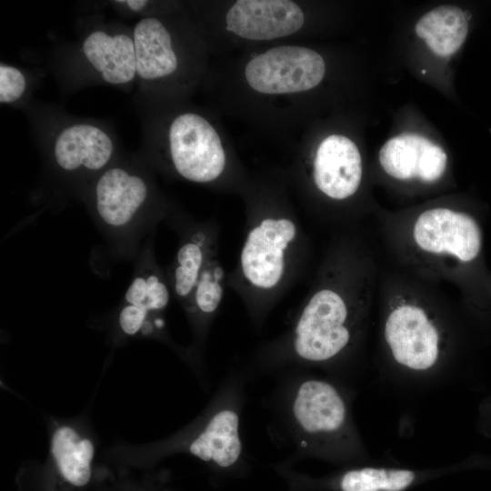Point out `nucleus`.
I'll return each instance as SVG.
<instances>
[{"instance_id":"obj_1","label":"nucleus","mask_w":491,"mask_h":491,"mask_svg":"<svg viewBox=\"0 0 491 491\" xmlns=\"http://www.w3.org/2000/svg\"><path fill=\"white\" fill-rule=\"evenodd\" d=\"M380 257L368 225L331 231L289 327L254 355L263 368L332 366L361 349L376 306Z\"/></svg>"},{"instance_id":"obj_2","label":"nucleus","mask_w":491,"mask_h":491,"mask_svg":"<svg viewBox=\"0 0 491 491\" xmlns=\"http://www.w3.org/2000/svg\"><path fill=\"white\" fill-rule=\"evenodd\" d=\"M373 217L367 225L382 260L451 287L478 315L491 316L480 214L442 202L397 212L376 209Z\"/></svg>"},{"instance_id":"obj_3","label":"nucleus","mask_w":491,"mask_h":491,"mask_svg":"<svg viewBox=\"0 0 491 491\" xmlns=\"http://www.w3.org/2000/svg\"><path fill=\"white\" fill-rule=\"evenodd\" d=\"M376 309L384 354L414 373L430 372L452 356L462 321L486 320L451 287L415 277L381 257Z\"/></svg>"},{"instance_id":"obj_4","label":"nucleus","mask_w":491,"mask_h":491,"mask_svg":"<svg viewBox=\"0 0 491 491\" xmlns=\"http://www.w3.org/2000/svg\"><path fill=\"white\" fill-rule=\"evenodd\" d=\"M310 254V239L288 205L266 201L248 206L244 242L226 284L257 329L301 276Z\"/></svg>"},{"instance_id":"obj_5","label":"nucleus","mask_w":491,"mask_h":491,"mask_svg":"<svg viewBox=\"0 0 491 491\" xmlns=\"http://www.w3.org/2000/svg\"><path fill=\"white\" fill-rule=\"evenodd\" d=\"M282 406L297 451L317 456L356 451L347 401L332 382L315 376L296 378L286 389Z\"/></svg>"},{"instance_id":"obj_6","label":"nucleus","mask_w":491,"mask_h":491,"mask_svg":"<svg viewBox=\"0 0 491 491\" xmlns=\"http://www.w3.org/2000/svg\"><path fill=\"white\" fill-rule=\"evenodd\" d=\"M310 177L317 194L331 204L330 230L355 225L345 204L355 201L363 184V160L356 145L341 135L325 138L313 158Z\"/></svg>"},{"instance_id":"obj_7","label":"nucleus","mask_w":491,"mask_h":491,"mask_svg":"<svg viewBox=\"0 0 491 491\" xmlns=\"http://www.w3.org/2000/svg\"><path fill=\"white\" fill-rule=\"evenodd\" d=\"M168 156L172 170L197 184L222 178L227 165L221 139L214 126L195 113H183L168 128Z\"/></svg>"},{"instance_id":"obj_8","label":"nucleus","mask_w":491,"mask_h":491,"mask_svg":"<svg viewBox=\"0 0 491 491\" xmlns=\"http://www.w3.org/2000/svg\"><path fill=\"white\" fill-rule=\"evenodd\" d=\"M91 203L98 221L108 230L125 232L148 212L152 188L145 175L126 165H111L97 175Z\"/></svg>"},{"instance_id":"obj_9","label":"nucleus","mask_w":491,"mask_h":491,"mask_svg":"<svg viewBox=\"0 0 491 491\" xmlns=\"http://www.w3.org/2000/svg\"><path fill=\"white\" fill-rule=\"evenodd\" d=\"M325 73V61L318 53L294 45L271 48L255 56L245 68L248 85L267 95L312 89L322 81Z\"/></svg>"},{"instance_id":"obj_10","label":"nucleus","mask_w":491,"mask_h":491,"mask_svg":"<svg viewBox=\"0 0 491 491\" xmlns=\"http://www.w3.org/2000/svg\"><path fill=\"white\" fill-rule=\"evenodd\" d=\"M381 170L402 183L434 185L446 175L448 157L437 144L416 134H402L387 140L378 153Z\"/></svg>"},{"instance_id":"obj_11","label":"nucleus","mask_w":491,"mask_h":491,"mask_svg":"<svg viewBox=\"0 0 491 491\" xmlns=\"http://www.w3.org/2000/svg\"><path fill=\"white\" fill-rule=\"evenodd\" d=\"M115 152L111 135L98 125L75 122L56 134L52 156L55 166L72 175L97 174L113 162Z\"/></svg>"},{"instance_id":"obj_12","label":"nucleus","mask_w":491,"mask_h":491,"mask_svg":"<svg viewBox=\"0 0 491 491\" xmlns=\"http://www.w3.org/2000/svg\"><path fill=\"white\" fill-rule=\"evenodd\" d=\"M226 29L249 40H271L297 32L304 14L293 1L239 0L226 14Z\"/></svg>"},{"instance_id":"obj_13","label":"nucleus","mask_w":491,"mask_h":491,"mask_svg":"<svg viewBox=\"0 0 491 491\" xmlns=\"http://www.w3.org/2000/svg\"><path fill=\"white\" fill-rule=\"evenodd\" d=\"M81 54L87 65L105 84L125 85L137 77L132 32L94 29L83 39Z\"/></svg>"},{"instance_id":"obj_14","label":"nucleus","mask_w":491,"mask_h":491,"mask_svg":"<svg viewBox=\"0 0 491 491\" xmlns=\"http://www.w3.org/2000/svg\"><path fill=\"white\" fill-rule=\"evenodd\" d=\"M217 222H193L183 228L182 238L167 280L172 294L184 306L188 301L211 253L219 247Z\"/></svg>"},{"instance_id":"obj_15","label":"nucleus","mask_w":491,"mask_h":491,"mask_svg":"<svg viewBox=\"0 0 491 491\" xmlns=\"http://www.w3.org/2000/svg\"><path fill=\"white\" fill-rule=\"evenodd\" d=\"M136 74L142 83H154L172 75L179 61L173 46L171 33L158 18L139 19L132 30Z\"/></svg>"},{"instance_id":"obj_16","label":"nucleus","mask_w":491,"mask_h":491,"mask_svg":"<svg viewBox=\"0 0 491 491\" xmlns=\"http://www.w3.org/2000/svg\"><path fill=\"white\" fill-rule=\"evenodd\" d=\"M469 22L462 8L443 5L422 15L415 25L416 35L439 56L455 54L465 43Z\"/></svg>"},{"instance_id":"obj_17","label":"nucleus","mask_w":491,"mask_h":491,"mask_svg":"<svg viewBox=\"0 0 491 491\" xmlns=\"http://www.w3.org/2000/svg\"><path fill=\"white\" fill-rule=\"evenodd\" d=\"M226 279L217 247L209 256L191 296L183 306L200 336L207 333L219 311L227 287Z\"/></svg>"},{"instance_id":"obj_18","label":"nucleus","mask_w":491,"mask_h":491,"mask_svg":"<svg viewBox=\"0 0 491 491\" xmlns=\"http://www.w3.org/2000/svg\"><path fill=\"white\" fill-rule=\"evenodd\" d=\"M52 453L66 481L76 486H85L89 481L94 456L90 440L81 438L73 428L63 426L53 436Z\"/></svg>"},{"instance_id":"obj_19","label":"nucleus","mask_w":491,"mask_h":491,"mask_svg":"<svg viewBox=\"0 0 491 491\" xmlns=\"http://www.w3.org/2000/svg\"><path fill=\"white\" fill-rule=\"evenodd\" d=\"M167 277L154 261L132 280L125 294V304L137 306L155 318H163L171 296Z\"/></svg>"},{"instance_id":"obj_20","label":"nucleus","mask_w":491,"mask_h":491,"mask_svg":"<svg viewBox=\"0 0 491 491\" xmlns=\"http://www.w3.org/2000/svg\"><path fill=\"white\" fill-rule=\"evenodd\" d=\"M414 479L409 470L363 467L346 472L339 486L341 491H403Z\"/></svg>"},{"instance_id":"obj_21","label":"nucleus","mask_w":491,"mask_h":491,"mask_svg":"<svg viewBox=\"0 0 491 491\" xmlns=\"http://www.w3.org/2000/svg\"><path fill=\"white\" fill-rule=\"evenodd\" d=\"M27 81L25 74L17 67L0 64V103L10 105L18 102L25 94Z\"/></svg>"},{"instance_id":"obj_22","label":"nucleus","mask_w":491,"mask_h":491,"mask_svg":"<svg viewBox=\"0 0 491 491\" xmlns=\"http://www.w3.org/2000/svg\"><path fill=\"white\" fill-rule=\"evenodd\" d=\"M487 287H488V293H489L490 299H491V272H490V275H489V277H488Z\"/></svg>"}]
</instances>
